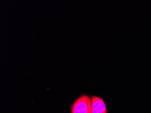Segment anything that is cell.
<instances>
[{"label":"cell","instance_id":"1","mask_svg":"<svg viewBox=\"0 0 151 113\" xmlns=\"http://www.w3.org/2000/svg\"><path fill=\"white\" fill-rule=\"evenodd\" d=\"M71 113H92L91 97L84 95L77 99L72 106Z\"/></svg>","mask_w":151,"mask_h":113},{"label":"cell","instance_id":"2","mask_svg":"<svg viewBox=\"0 0 151 113\" xmlns=\"http://www.w3.org/2000/svg\"><path fill=\"white\" fill-rule=\"evenodd\" d=\"M92 113H107L106 104L102 99L92 96Z\"/></svg>","mask_w":151,"mask_h":113}]
</instances>
